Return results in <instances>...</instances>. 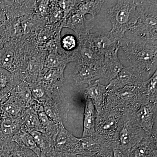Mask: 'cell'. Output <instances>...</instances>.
Wrapping results in <instances>:
<instances>
[{
  "mask_svg": "<svg viewBox=\"0 0 157 157\" xmlns=\"http://www.w3.org/2000/svg\"><path fill=\"white\" fill-rule=\"evenodd\" d=\"M132 66L151 74L157 67V42L136 36L127 32L120 40Z\"/></svg>",
  "mask_w": 157,
  "mask_h": 157,
  "instance_id": "1",
  "label": "cell"
},
{
  "mask_svg": "<svg viewBox=\"0 0 157 157\" xmlns=\"http://www.w3.org/2000/svg\"><path fill=\"white\" fill-rule=\"evenodd\" d=\"M141 3L142 1H117L107 10V16L112 26L109 32L119 41L137 23L141 14Z\"/></svg>",
  "mask_w": 157,
  "mask_h": 157,
  "instance_id": "2",
  "label": "cell"
},
{
  "mask_svg": "<svg viewBox=\"0 0 157 157\" xmlns=\"http://www.w3.org/2000/svg\"><path fill=\"white\" fill-rule=\"evenodd\" d=\"M125 112V107L121 101L113 93L108 91L103 107L97 113L96 134L103 137L107 143H110Z\"/></svg>",
  "mask_w": 157,
  "mask_h": 157,
  "instance_id": "3",
  "label": "cell"
},
{
  "mask_svg": "<svg viewBox=\"0 0 157 157\" xmlns=\"http://www.w3.org/2000/svg\"><path fill=\"white\" fill-rule=\"evenodd\" d=\"M146 135L137 122L135 113L126 110L110 142L111 146L112 148H117L124 154L128 155Z\"/></svg>",
  "mask_w": 157,
  "mask_h": 157,
  "instance_id": "4",
  "label": "cell"
},
{
  "mask_svg": "<svg viewBox=\"0 0 157 157\" xmlns=\"http://www.w3.org/2000/svg\"><path fill=\"white\" fill-rule=\"evenodd\" d=\"M141 6L140 18L128 32L139 38L157 42V1H142Z\"/></svg>",
  "mask_w": 157,
  "mask_h": 157,
  "instance_id": "5",
  "label": "cell"
},
{
  "mask_svg": "<svg viewBox=\"0 0 157 157\" xmlns=\"http://www.w3.org/2000/svg\"><path fill=\"white\" fill-rule=\"evenodd\" d=\"M143 71L133 66L124 67L116 78L107 84L108 91H112L125 86L138 87L143 81Z\"/></svg>",
  "mask_w": 157,
  "mask_h": 157,
  "instance_id": "6",
  "label": "cell"
},
{
  "mask_svg": "<svg viewBox=\"0 0 157 157\" xmlns=\"http://www.w3.org/2000/svg\"><path fill=\"white\" fill-rule=\"evenodd\" d=\"M87 39L93 48L104 57L120 48L119 41L109 31H99L90 33Z\"/></svg>",
  "mask_w": 157,
  "mask_h": 157,
  "instance_id": "7",
  "label": "cell"
},
{
  "mask_svg": "<svg viewBox=\"0 0 157 157\" xmlns=\"http://www.w3.org/2000/svg\"><path fill=\"white\" fill-rule=\"evenodd\" d=\"M88 36L78 38L79 47L77 52L78 64L98 69H102V63L104 57L93 48L88 41Z\"/></svg>",
  "mask_w": 157,
  "mask_h": 157,
  "instance_id": "8",
  "label": "cell"
},
{
  "mask_svg": "<svg viewBox=\"0 0 157 157\" xmlns=\"http://www.w3.org/2000/svg\"><path fill=\"white\" fill-rule=\"evenodd\" d=\"M128 157H157V127L150 135H146L131 149Z\"/></svg>",
  "mask_w": 157,
  "mask_h": 157,
  "instance_id": "9",
  "label": "cell"
},
{
  "mask_svg": "<svg viewBox=\"0 0 157 157\" xmlns=\"http://www.w3.org/2000/svg\"><path fill=\"white\" fill-rule=\"evenodd\" d=\"M108 92L115 95L123 104L126 110L129 112H136L142 105L138 87L125 86L115 90Z\"/></svg>",
  "mask_w": 157,
  "mask_h": 157,
  "instance_id": "10",
  "label": "cell"
},
{
  "mask_svg": "<svg viewBox=\"0 0 157 157\" xmlns=\"http://www.w3.org/2000/svg\"><path fill=\"white\" fill-rule=\"evenodd\" d=\"M157 103L142 104L135 113L138 123L146 135L152 132L155 124L157 122Z\"/></svg>",
  "mask_w": 157,
  "mask_h": 157,
  "instance_id": "11",
  "label": "cell"
},
{
  "mask_svg": "<svg viewBox=\"0 0 157 157\" xmlns=\"http://www.w3.org/2000/svg\"><path fill=\"white\" fill-rule=\"evenodd\" d=\"M106 143H108L96 133L90 137L77 138L76 146L72 153L79 155H91L100 150Z\"/></svg>",
  "mask_w": 157,
  "mask_h": 157,
  "instance_id": "12",
  "label": "cell"
},
{
  "mask_svg": "<svg viewBox=\"0 0 157 157\" xmlns=\"http://www.w3.org/2000/svg\"><path fill=\"white\" fill-rule=\"evenodd\" d=\"M77 140V137L65 128L62 121L58 123L53 137L54 145L58 151L72 153Z\"/></svg>",
  "mask_w": 157,
  "mask_h": 157,
  "instance_id": "13",
  "label": "cell"
},
{
  "mask_svg": "<svg viewBox=\"0 0 157 157\" xmlns=\"http://www.w3.org/2000/svg\"><path fill=\"white\" fill-rule=\"evenodd\" d=\"M93 19L87 20L85 16L79 13L77 9L69 17L65 27L73 30L78 38L88 36L94 26Z\"/></svg>",
  "mask_w": 157,
  "mask_h": 157,
  "instance_id": "14",
  "label": "cell"
},
{
  "mask_svg": "<svg viewBox=\"0 0 157 157\" xmlns=\"http://www.w3.org/2000/svg\"><path fill=\"white\" fill-rule=\"evenodd\" d=\"M73 78L76 85H89L99 78H104L101 69H98L86 65L78 64L73 74Z\"/></svg>",
  "mask_w": 157,
  "mask_h": 157,
  "instance_id": "15",
  "label": "cell"
},
{
  "mask_svg": "<svg viewBox=\"0 0 157 157\" xmlns=\"http://www.w3.org/2000/svg\"><path fill=\"white\" fill-rule=\"evenodd\" d=\"M107 86V85L102 84L99 80H97L88 85L86 88L85 95L92 101L97 113L100 111L104 104L108 92Z\"/></svg>",
  "mask_w": 157,
  "mask_h": 157,
  "instance_id": "16",
  "label": "cell"
},
{
  "mask_svg": "<svg viewBox=\"0 0 157 157\" xmlns=\"http://www.w3.org/2000/svg\"><path fill=\"white\" fill-rule=\"evenodd\" d=\"M119 49L117 48L112 53L104 56L103 59L102 69L104 78L109 81L116 78L124 67L118 57Z\"/></svg>",
  "mask_w": 157,
  "mask_h": 157,
  "instance_id": "17",
  "label": "cell"
},
{
  "mask_svg": "<svg viewBox=\"0 0 157 157\" xmlns=\"http://www.w3.org/2000/svg\"><path fill=\"white\" fill-rule=\"evenodd\" d=\"M85 104L83 118L82 137H90L95 134V124L97 112L92 101L85 95Z\"/></svg>",
  "mask_w": 157,
  "mask_h": 157,
  "instance_id": "18",
  "label": "cell"
},
{
  "mask_svg": "<svg viewBox=\"0 0 157 157\" xmlns=\"http://www.w3.org/2000/svg\"><path fill=\"white\" fill-rule=\"evenodd\" d=\"M138 90L142 104L157 103V70L147 80L142 82Z\"/></svg>",
  "mask_w": 157,
  "mask_h": 157,
  "instance_id": "19",
  "label": "cell"
},
{
  "mask_svg": "<svg viewBox=\"0 0 157 157\" xmlns=\"http://www.w3.org/2000/svg\"><path fill=\"white\" fill-rule=\"evenodd\" d=\"M104 1H80L77 6V11L82 15L85 16L90 14L95 18L101 11Z\"/></svg>",
  "mask_w": 157,
  "mask_h": 157,
  "instance_id": "20",
  "label": "cell"
},
{
  "mask_svg": "<svg viewBox=\"0 0 157 157\" xmlns=\"http://www.w3.org/2000/svg\"><path fill=\"white\" fill-rule=\"evenodd\" d=\"M13 140L18 144L21 146L27 147L33 150L37 155H40V148L37 146L33 136L29 134L24 132H20L14 135Z\"/></svg>",
  "mask_w": 157,
  "mask_h": 157,
  "instance_id": "21",
  "label": "cell"
},
{
  "mask_svg": "<svg viewBox=\"0 0 157 157\" xmlns=\"http://www.w3.org/2000/svg\"><path fill=\"white\" fill-rule=\"evenodd\" d=\"M77 39L72 35H67L62 38L61 45L65 50L71 51L73 50L77 47Z\"/></svg>",
  "mask_w": 157,
  "mask_h": 157,
  "instance_id": "22",
  "label": "cell"
},
{
  "mask_svg": "<svg viewBox=\"0 0 157 157\" xmlns=\"http://www.w3.org/2000/svg\"><path fill=\"white\" fill-rule=\"evenodd\" d=\"M113 152L111 143L105 144L102 146L100 150L91 155L81 156V157H113Z\"/></svg>",
  "mask_w": 157,
  "mask_h": 157,
  "instance_id": "23",
  "label": "cell"
},
{
  "mask_svg": "<svg viewBox=\"0 0 157 157\" xmlns=\"http://www.w3.org/2000/svg\"><path fill=\"white\" fill-rule=\"evenodd\" d=\"M14 124L13 122L7 118L3 119L1 122V132L3 135H11L14 131Z\"/></svg>",
  "mask_w": 157,
  "mask_h": 157,
  "instance_id": "24",
  "label": "cell"
},
{
  "mask_svg": "<svg viewBox=\"0 0 157 157\" xmlns=\"http://www.w3.org/2000/svg\"><path fill=\"white\" fill-rule=\"evenodd\" d=\"M14 59V54L10 51H7L0 57V65L4 68L10 67Z\"/></svg>",
  "mask_w": 157,
  "mask_h": 157,
  "instance_id": "25",
  "label": "cell"
},
{
  "mask_svg": "<svg viewBox=\"0 0 157 157\" xmlns=\"http://www.w3.org/2000/svg\"><path fill=\"white\" fill-rule=\"evenodd\" d=\"M1 109L3 111L10 114V115H16L20 111V109L11 103H6L2 105Z\"/></svg>",
  "mask_w": 157,
  "mask_h": 157,
  "instance_id": "26",
  "label": "cell"
},
{
  "mask_svg": "<svg viewBox=\"0 0 157 157\" xmlns=\"http://www.w3.org/2000/svg\"><path fill=\"white\" fill-rule=\"evenodd\" d=\"M30 134L33 138L34 140L39 147H43V145L44 144V140H43V137L42 134L40 132L38 131H32L30 132Z\"/></svg>",
  "mask_w": 157,
  "mask_h": 157,
  "instance_id": "27",
  "label": "cell"
},
{
  "mask_svg": "<svg viewBox=\"0 0 157 157\" xmlns=\"http://www.w3.org/2000/svg\"><path fill=\"white\" fill-rule=\"evenodd\" d=\"M39 120L44 127L48 126L50 124V120L48 116L44 111H41L39 113Z\"/></svg>",
  "mask_w": 157,
  "mask_h": 157,
  "instance_id": "28",
  "label": "cell"
},
{
  "mask_svg": "<svg viewBox=\"0 0 157 157\" xmlns=\"http://www.w3.org/2000/svg\"><path fill=\"white\" fill-rule=\"evenodd\" d=\"M36 117L32 115H29L25 118V124L29 128H33L36 124Z\"/></svg>",
  "mask_w": 157,
  "mask_h": 157,
  "instance_id": "29",
  "label": "cell"
},
{
  "mask_svg": "<svg viewBox=\"0 0 157 157\" xmlns=\"http://www.w3.org/2000/svg\"><path fill=\"white\" fill-rule=\"evenodd\" d=\"M8 80L7 76L0 73V91L5 89L8 85Z\"/></svg>",
  "mask_w": 157,
  "mask_h": 157,
  "instance_id": "30",
  "label": "cell"
},
{
  "mask_svg": "<svg viewBox=\"0 0 157 157\" xmlns=\"http://www.w3.org/2000/svg\"><path fill=\"white\" fill-rule=\"evenodd\" d=\"M56 157H81V156L79 155L74 154L70 152H58Z\"/></svg>",
  "mask_w": 157,
  "mask_h": 157,
  "instance_id": "31",
  "label": "cell"
},
{
  "mask_svg": "<svg viewBox=\"0 0 157 157\" xmlns=\"http://www.w3.org/2000/svg\"><path fill=\"white\" fill-rule=\"evenodd\" d=\"M32 94L34 97L36 98H42L43 95V92L42 90L38 88H34L32 91Z\"/></svg>",
  "mask_w": 157,
  "mask_h": 157,
  "instance_id": "32",
  "label": "cell"
},
{
  "mask_svg": "<svg viewBox=\"0 0 157 157\" xmlns=\"http://www.w3.org/2000/svg\"><path fill=\"white\" fill-rule=\"evenodd\" d=\"M112 149L113 152V157H128L127 155L124 154L118 149L112 148Z\"/></svg>",
  "mask_w": 157,
  "mask_h": 157,
  "instance_id": "33",
  "label": "cell"
},
{
  "mask_svg": "<svg viewBox=\"0 0 157 157\" xmlns=\"http://www.w3.org/2000/svg\"><path fill=\"white\" fill-rule=\"evenodd\" d=\"M49 58H49V62L51 64L56 65L59 63L58 59L56 56H52Z\"/></svg>",
  "mask_w": 157,
  "mask_h": 157,
  "instance_id": "34",
  "label": "cell"
},
{
  "mask_svg": "<svg viewBox=\"0 0 157 157\" xmlns=\"http://www.w3.org/2000/svg\"><path fill=\"white\" fill-rule=\"evenodd\" d=\"M23 27L24 29V30L26 31L28 30L29 29L30 26V22L28 21H25L23 22Z\"/></svg>",
  "mask_w": 157,
  "mask_h": 157,
  "instance_id": "35",
  "label": "cell"
},
{
  "mask_svg": "<svg viewBox=\"0 0 157 157\" xmlns=\"http://www.w3.org/2000/svg\"><path fill=\"white\" fill-rule=\"evenodd\" d=\"M4 45H5V42L2 39L0 38V50L4 48Z\"/></svg>",
  "mask_w": 157,
  "mask_h": 157,
  "instance_id": "36",
  "label": "cell"
},
{
  "mask_svg": "<svg viewBox=\"0 0 157 157\" xmlns=\"http://www.w3.org/2000/svg\"><path fill=\"white\" fill-rule=\"evenodd\" d=\"M4 98L0 96V106H2V104L4 102Z\"/></svg>",
  "mask_w": 157,
  "mask_h": 157,
  "instance_id": "37",
  "label": "cell"
},
{
  "mask_svg": "<svg viewBox=\"0 0 157 157\" xmlns=\"http://www.w3.org/2000/svg\"><path fill=\"white\" fill-rule=\"evenodd\" d=\"M13 157H21L19 155H15L13 156Z\"/></svg>",
  "mask_w": 157,
  "mask_h": 157,
  "instance_id": "38",
  "label": "cell"
},
{
  "mask_svg": "<svg viewBox=\"0 0 157 157\" xmlns=\"http://www.w3.org/2000/svg\"><path fill=\"white\" fill-rule=\"evenodd\" d=\"M42 157H45V156L44 155H42Z\"/></svg>",
  "mask_w": 157,
  "mask_h": 157,
  "instance_id": "39",
  "label": "cell"
}]
</instances>
